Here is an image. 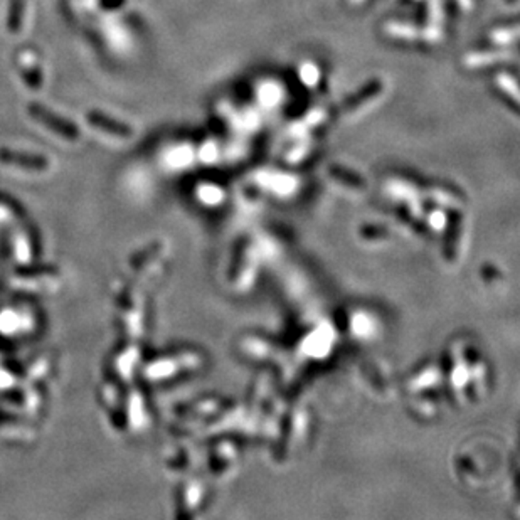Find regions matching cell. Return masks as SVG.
Instances as JSON below:
<instances>
[{
  "instance_id": "obj_4",
  "label": "cell",
  "mask_w": 520,
  "mask_h": 520,
  "mask_svg": "<svg viewBox=\"0 0 520 520\" xmlns=\"http://www.w3.org/2000/svg\"><path fill=\"white\" fill-rule=\"evenodd\" d=\"M0 162L9 165H17V167L31 169V171H43L47 167L46 158L39 155H28V153L10 152V150H0Z\"/></svg>"
},
{
  "instance_id": "obj_5",
  "label": "cell",
  "mask_w": 520,
  "mask_h": 520,
  "mask_svg": "<svg viewBox=\"0 0 520 520\" xmlns=\"http://www.w3.org/2000/svg\"><path fill=\"white\" fill-rule=\"evenodd\" d=\"M19 64H21L22 74H24L25 81L32 86V88H39L41 83H43V76H41V69L37 66V56L32 51H24L19 56Z\"/></svg>"
},
{
  "instance_id": "obj_10",
  "label": "cell",
  "mask_w": 520,
  "mask_h": 520,
  "mask_svg": "<svg viewBox=\"0 0 520 520\" xmlns=\"http://www.w3.org/2000/svg\"><path fill=\"white\" fill-rule=\"evenodd\" d=\"M350 2H352V3H360V2H364V0H350Z\"/></svg>"
},
{
  "instance_id": "obj_6",
  "label": "cell",
  "mask_w": 520,
  "mask_h": 520,
  "mask_svg": "<svg viewBox=\"0 0 520 520\" xmlns=\"http://www.w3.org/2000/svg\"><path fill=\"white\" fill-rule=\"evenodd\" d=\"M507 58V52H480V54H468L463 61H465V66L468 67H480L488 66V64H497V61H503Z\"/></svg>"
},
{
  "instance_id": "obj_7",
  "label": "cell",
  "mask_w": 520,
  "mask_h": 520,
  "mask_svg": "<svg viewBox=\"0 0 520 520\" xmlns=\"http://www.w3.org/2000/svg\"><path fill=\"white\" fill-rule=\"evenodd\" d=\"M25 14V0H12L10 3L9 19H7V29L12 34H17L24 25Z\"/></svg>"
},
{
  "instance_id": "obj_3",
  "label": "cell",
  "mask_w": 520,
  "mask_h": 520,
  "mask_svg": "<svg viewBox=\"0 0 520 520\" xmlns=\"http://www.w3.org/2000/svg\"><path fill=\"white\" fill-rule=\"evenodd\" d=\"M386 31L393 34L394 37H402V39H423L428 43H438L442 39V31L438 29H428V31H420L418 28L406 24H389Z\"/></svg>"
},
{
  "instance_id": "obj_2",
  "label": "cell",
  "mask_w": 520,
  "mask_h": 520,
  "mask_svg": "<svg viewBox=\"0 0 520 520\" xmlns=\"http://www.w3.org/2000/svg\"><path fill=\"white\" fill-rule=\"evenodd\" d=\"M86 120H88V123H91L93 127L98 128V130L105 131V133H110L113 135V137H122V138L131 137L130 127L123 125V123L116 122V120L108 118V116L103 115V113L91 111V113H88Z\"/></svg>"
},
{
  "instance_id": "obj_8",
  "label": "cell",
  "mask_w": 520,
  "mask_h": 520,
  "mask_svg": "<svg viewBox=\"0 0 520 520\" xmlns=\"http://www.w3.org/2000/svg\"><path fill=\"white\" fill-rule=\"evenodd\" d=\"M497 83H499L500 86L503 88V91H507L508 95H510L512 98H514V101L517 103L519 101V89H517V83L514 81L508 74H500L499 79H497Z\"/></svg>"
},
{
  "instance_id": "obj_9",
  "label": "cell",
  "mask_w": 520,
  "mask_h": 520,
  "mask_svg": "<svg viewBox=\"0 0 520 520\" xmlns=\"http://www.w3.org/2000/svg\"><path fill=\"white\" fill-rule=\"evenodd\" d=\"M458 3L465 7V10H470V7H472V0H458Z\"/></svg>"
},
{
  "instance_id": "obj_1",
  "label": "cell",
  "mask_w": 520,
  "mask_h": 520,
  "mask_svg": "<svg viewBox=\"0 0 520 520\" xmlns=\"http://www.w3.org/2000/svg\"><path fill=\"white\" fill-rule=\"evenodd\" d=\"M29 113H31V116L34 120H37L41 125L49 128L52 133L59 135V137L66 138V140H76V138H79L78 128L74 127L73 123L59 118L58 115H54L52 111L46 110V108L41 107V105H36V103L31 105V107H29Z\"/></svg>"
}]
</instances>
